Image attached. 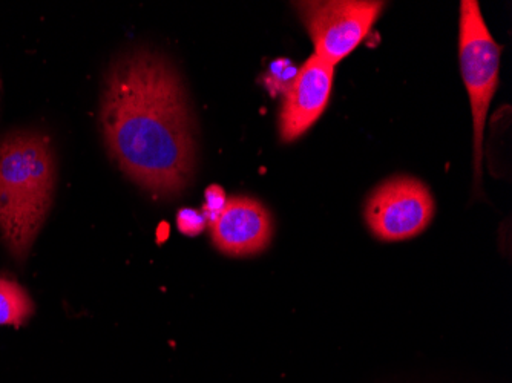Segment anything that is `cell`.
Here are the masks:
<instances>
[{
	"instance_id": "1",
	"label": "cell",
	"mask_w": 512,
	"mask_h": 383,
	"mask_svg": "<svg viewBox=\"0 0 512 383\" xmlns=\"http://www.w3.org/2000/svg\"><path fill=\"white\" fill-rule=\"evenodd\" d=\"M100 125L112 160L155 197H177L197 161L195 123L180 74L166 57L134 50L112 63Z\"/></svg>"
},
{
	"instance_id": "2",
	"label": "cell",
	"mask_w": 512,
	"mask_h": 383,
	"mask_svg": "<svg viewBox=\"0 0 512 383\" xmlns=\"http://www.w3.org/2000/svg\"><path fill=\"white\" fill-rule=\"evenodd\" d=\"M50 141L34 132H14L0 141V233L11 255L27 259L53 203Z\"/></svg>"
},
{
	"instance_id": "3",
	"label": "cell",
	"mask_w": 512,
	"mask_h": 383,
	"mask_svg": "<svg viewBox=\"0 0 512 383\" xmlns=\"http://www.w3.org/2000/svg\"><path fill=\"white\" fill-rule=\"evenodd\" d=\"M500 56L497 45L486 27L476 0L460 4L459 60L463 82L470 95L474 123V177L482 181L483 134L486 115L499 85Z\"/></svg>"
},
{
	"instance_id": "4",
	"label": "cell",
	"mask_w": 512,
	"mask_h": 383,
	"mask_svg": "<svg viewBox=\"0 0 512 383\" xmlns=\"http://www.w3.org/2000/svg\"><path fill=\"white\" fill-rule=\"evenodd\" d=\"M375 0L298 2L296 10L315 45V56L336 66L364 42L384 10Z\"/></svg>"
},
{
	"instance_id": "5",
	"label": "cell",
	"mask_w": 512,
	"mask_h": 383,
	"mask_svg": "<svg viewBox=\"0 0 512 383\" xmlns=\"http://www.w3.org/2000/svg\"><path fill=\"white\" fill-rule=\"evenodd\" d=\"M433 217V195L416 178L385 181L370 195L365 206L368 227L384 241L413 238L430 226Z\"/></svg>"
},
{
	"instance_id": "6",
	"label": "cell",
	"mask_w": 512,
	"mask_h": 383,
	"mask_svg": "<svg viewBox=\"0 0 512 383\" xmlns=\"http://www.w3.org/2000/svg\"><path fill=\"white\" fill-rule=\"evenodd\" d=\"M335 66L313 54L298 69L295 80L284 94L279 115V134L286 143L306 134L329 106Z\"/></svg>"
},
{
	"instance_id": "7",
	"label": "cell",
	"mask_w": 512,
	"mask_h": 383,
	"mask_svg": "<svg viewBox=\"0 0 512 383\" xmlns=\"http://www.w3.org/2000/svg\"><path fill=\"white\" fill-rule=\"evenodd\" d=\"M215 246L230 256H249L263 252L272 238V220L260 201L235 197L227 200L211 224Z\"/></svg>"
},
{
	"instance_id": "8",
	"label": "cell",
	"mask_w": 512,
	"mask_h": 383,
	"mask_svg": "<svg viewBox=\"0 0 512 383\" xmlns=\"http://www.w3.org/2000/svg\"><path fill=\"white\" fill-rule=\"evenodd\" d=\"M34 313L27 290L10 278H0V325L25 324Z\"/></svg>"
},
{
	"instance_id": "9",
	"label": "cell",
	"mask_w": 512,
	"mask_h": 383,
	"mask_svg": "<svg viewBox=\"0 0 512 383\" xmlns=\"http://www.w3.org/2000/svg\"><path fill=\"white\" fill-rule=\"evenodd\" d=\"M298 69L289 60H275L269 66L264 83H266L269 92L275 94H286L287 89L292 85L295 80Z\"/></svg>"
},
{
	"instance_id": "10",
	"label": "cell",
	"mask_w": 512,
	"mask_h": 383,
	"mask_svg": "<svg viewBox=\"0 0 512 383\" xmlns=\"http://www.w3.org/2000/svg\"><path fill=\"white\" fill-rule=\"evenodd\" d=\"M178 229L184 235L195 236L203 232L207 226L206 217L197 210L183 209L180 210L177 217Z\"/></svg>"
},
{
	"instance_id": "11",
	"label": "cell",
	"mask_w": 512,
	"mask_h": 383,
	"mask_svg": "<svg viewBox=\"0 0 512 383\" xmlns=\"http://www.w3.org/2000/svg\"><path fill=\"white\" fill-rule=\"evenodd\" d=\"M226 203L227 198L221 187L212 186L206 190V204H204L203 215L206 217L207 223L211 224L220 215Z\"/></svg>"
}]
</instances>
